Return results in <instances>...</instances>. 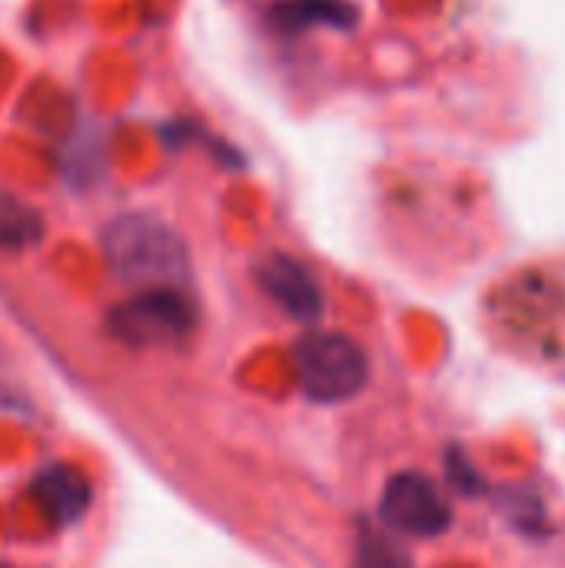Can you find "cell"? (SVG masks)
I'll use <instances>...</instances> for the list:
<instances>
[{"label":"cell","instance_id":"cell-1","mask_svg":"<svg viewBox=\"0 0 565 568\" xmlns=\"http://www.w3.org/2000/svg\"><path fill=\"white\" fill-rule=\"evenodd\" d=\"M110 273L133 290H183L190 253L183 236L153 213H120L100 236Z\"/></svg>","mask_w":565,"mask_h":568},{"label":"cell","instance_id":"cell-2","mask_svg":"<svg viewBox=\"0 0 565 568\" xmlns=\"http://www.w3.org/2000/svg\"><path fill=\"white\" fill-rule=\"evenodd\" d=\"M300 389L316 403H346L363 393L370 379V359L363 346L343 333L313 329L293 346Z\"/></svg>","mask_w":565,"mask_h":568},{"label":"cell","instance_id":"cell-3","mask_svg":"<svg viewBox=\"0 0 565 568\" xmlns=\"http://www.w3.org/2000/svg\"><path fill=\"white\" fill-rule=\"evenodd\" d=\"M196 326V310L183 290H137L107 313V333L123 346H176Z\"/></svg>","mask_w":565,"mask_h":568},{"label":"cell","instance_id":"cell-4","mask_svg":"<svg viewBox=\"0 0 565 568\" xmlns=\"http://www.w3.org/2000/svg\"><path fill=\"white\" fill-rule=\"evenodd\" d=\"M380 516L393 532L413 539H436L453 523L446 496L423 473H396L383 489Z\"/></svg>","mask_w":565,"mask_h":568},{"label":"cell","instance_id":"cell-5","mask_svg":"<svg viewBox=\"0 0 565 568\" xmlns=\"http://www.w3.org/2000/svg\"><path fill=\"white\" fill-rule=\"evenodd\" d=\"M256 283L290 320L316 323L323 316V293L300 260L286 253H266L256 263Z\"/></svg>","mask_w":565,"mask_h":568},{"label":"cell","instance_id":"cell-6","mask_svg":"<svg viewBox=\"0 0 565 568\" xmlns=\"http://www.w3.org/2000/svg\"><path fill=\"white\" fill-rule=\"evenodd\" d=\"M30 496L37 499V506L43 509V516L53 526H73L77 519H83V513L90 509V483L63 463H53L47 469H40L30 483Z\"/></svg>","mask_w":565,"mask_h":568},{"label":"cell","instance_id":"cell-7","mask_svg":"<svg viewBox=\"0 0 565 568\" xmlns=\"http://www.w3.org/2000/svg\"><path fill=\"white\" fill-rule=\"evenodd\" d=\"M360 10L350 0H276L266 10V23L280 37H300L316 27L350 30Z\"/></svg>","mask_w":565,"mask_h":568},{"label":"cell","instance_id":"cell-8","mask_svg":"<svg viewBox=\"0 0 565 568\" xmlns=\"http://www.w3.org/2000/svg\"><path fill=\"white\" fill-rule=\"evenodd\" d=\"M43 240V216L27 200L0 190V250H30Z\"/></svg>","mask_w":565,"mask_h":568},{"label":"cell","instance_id":"cell-9","mask_svg":"<svg viewBox=\"0 0 565 568\" xmlns=\"http://www.w3.org/2000/svg\"><path fill=\"white\" fill-rule=\"evenodd\" d=\"M410 556L406 549L390 539L386 532L363 526L360 539H356V556H353V568H410Z\"/></svg>","mask_w":565,"mask_h":568},{"label":"cell","instance_id":"cell-10","mask_svg":"<svg viewBox=\"0 0 565 568\" xmlns=\"http://www.w3.org/2000/svg\"><path fill=\"white\" fill-rule=\"evenodd\" d=\"M446 479L463 496H483L486 493V479L480 476V469L470 463V456L460 446L446 449Z\"/></svg>","mask_w":565,"mask_h":568},{"label":"cell","instance_id":"cell-11","mask_svg":"<svg viewBox=\"0 0 565 568\" xmlns=\"http://www.w3.org/2000/svg\"><path fill=\"white\" fill-rule=\"evenodd\" d=\"M0 568H13V566H10V562H0Z\"/></svg>","mask_w":565,"mask_h":568}]
</instances>
